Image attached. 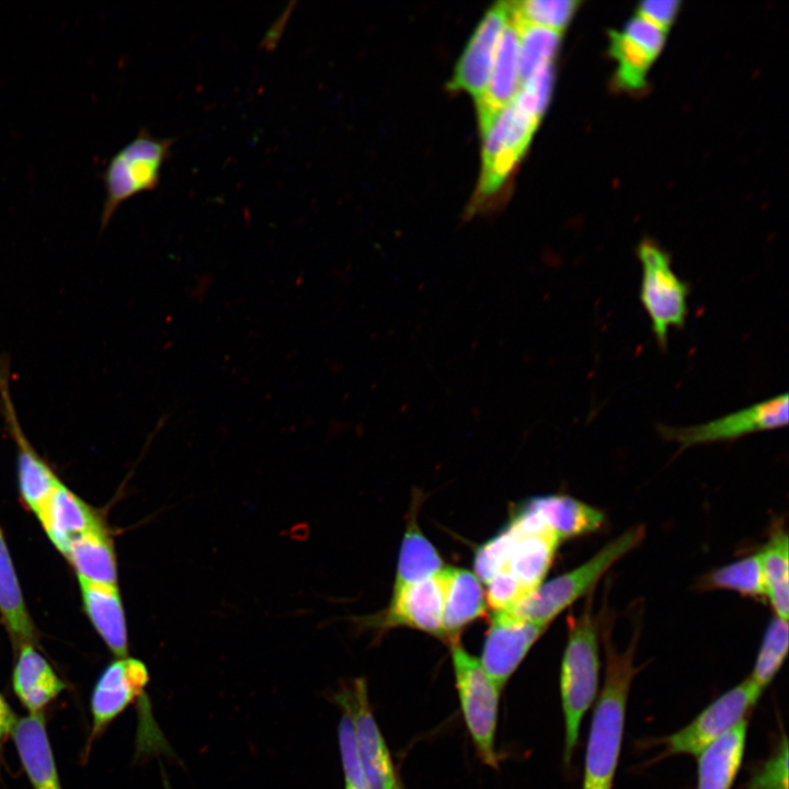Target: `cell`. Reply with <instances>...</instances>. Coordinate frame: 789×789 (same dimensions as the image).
Wrapping results in <instances>:
<instances>
[{"mask_svg": "<svg viewBox=\"0 0 789 789\" xmlns=\"http://www.w3.org/2000/svg\"><path fill=\"white\" fill-rule=\"evenodd\" d=\"M636 640L619 652L606 638L604 686L596 700L586 744L582 789H611L617 770L627 701L633 676Z\"/></svg>", "mask_w": 789, "mask_h": 789, "instance_id": "cell-1", "label": "cell"}, {"mask_svg": "<svg viewBox=\"0 0 789 789\" xmlns=\"http://www.w3.org/2000/svg\"><path fill=\"white\" fill-rule=\"evenodd\" d=\"M569 637L560 671V696L564 718V761H571L585 712L597 696L599 653L597 622L591 602L580 616L568 617Z\"/></svg>", "mask_w": 789, "mask_h": 789, "instance_id": "cell-2", "label": "cell"}, {"mask_svg": "<svg viewBox=\"0 0 789 789\" xmlns=\"http://www.w3.org/2000/svg\"><path fill=\"white\" fill-rule=\"evenodd\" d=\"M645 528L627 529L574 570L541 583L512 609L513 616L548 626L561 611L587 594L606 571L644 538Z\"/></svg>", "mask_w": 789, "mask_h": 789, "instance_id": "cell-3", "label": "cell"}, {"mask_svg": "<svg viewBox=\"0 0 789 789\" xmlns=\"http://www.w3.org/2000/svg\"><path fill=\"white\" fill-rule=\"evenodd\" d=\"M174 142L175 138H158L141 128L111 157L102 175L105 197L101 230L107 227L122 204L159 185L163 164Z\"/></svg>", "mask_w": 789, "mask_h": 789, "instance_id": "cell-4", "label": "cell"}, {"mask_svg": "<svg viewBox=\"0 0 789 789\" xmlns=\"http://www.w3.org/2000/svg\"><path fill=\"white\" fill-rule=\"evenodd\" d=\"M456 689L467 729L481 761L495 768V751L501 688L490 678L480 660L459 641L450 643Z\"/></svg>", "mask_w": 789, "mask_h": 789, "instance_id": "cell-5", "label": "cell"}, {"mask_svg": "<svg viewBox=\"0 0 789 789\" xmlns=\"http://www.w3.org/2000/svg\"><path fill=\"white\" fill-rule=\"evenodd\" d=\"M637 254L641 263L640 302L658 345L665 350L670 330L686 322L689 286L672 268L670 254L652 240H643Z\"/></svg>", "mask_w": 789, "mask_h": 789, "instance_id": "cell-6", "label": "cell"}, {"mask_svg": "<svg viewBox=\"0 0 789 789\" xmlns=\"http://www.w3.org/2000/svg\"><path fill=\"white\" fill-rule=\"evenodd\" d=\"M539 121L525 114L512 102L481 133L482 165L478 195L489 197L506 182L524 157Z\"/></svg>", "mask_w": 789, "mask_h": 789, "instance_id": "cell-7", "label": "cell"}, {"mask_svg": "<svg viewBox=\"0 0 789 789\" xmlns=\"http://www.w3.org/2000/svg\"><path fill=\"white\" fill-rule=\"evenodd\" d=\"M762 690L746 677L707 706L687 725L664 740L666 754L698 757L741 722L757 702Z\"/></svg>", "mask_w": 789, "mask_h": 789, "instance_id": "cell-8", "label": "cell"}, {"mask_svg": "<svg viewBox=\"0 0 789 789\" xmlns=\"http://www.w3.org/2000/svg\"><path fill=\"white\" fill-rule=\"evenodd\" d=\"M787 423L788 395L782 393L702 424L685 427L659 425L658 430L665 439L677 443L681 448H688L736 439L752 433L779 428Z\"/></svg>", "mask_w": 789, "mask_h": 789, "instance_id": "cell-9", "label": "cell"}, {"mask_svg": "<svg viewBox=\"0 0 789 789\" xmlns=\"http://www.w3.org/2000/svg\"><path fill=\"white\" fill-rule=\"evenodd\" d=\"M336 702L353 724L358 758L370 789H397L396 769L374 718L363 679L353 682L336 695Z\"/></svg>", "mask_w": 789, "mask_h": 789, "instance_id": "cell-10", "label": "cell"}, {"mask_svg": "<svg viewBox=\"0 0 789 789\" xmlns=\"http://www.w3.org/2000/svg\"><path fill=\"white\" fill-rule=\"evenodd\" d=\"M453 568L421 582L393 587L384 627L407 626L445 640L443 614Z\"/></svg>", "mask_w": 789, "mask_h": 789, "instance_id": "cell-11", "label": "cell"}, {"mask_svg": "<svg viewBox=\"0 0 789 789\" xmlns=\"http://www.w3.org/2000/svg\"><path fill=\"white\" fill-rule=\"evenodd\" d=\"M511 1L496 2L483 15L458 59L448 88L478 100L489 82L502 32L510 19Z\"/></svg>", "mask_w": 789, "mask_h": 789, "instance_id": "cell-12", "label": "cell"}, {"mask_svg": "<svg viewBox=\"0 0 789 789\" xmlns=\"http://www.w3.org/2000/svg\"><path fill=\"white\" fill-rule=\"evenodd\" d=\"M546 628L522 620L508 611L493 613L480 663L501 689Z\"/></svg>", "mask_w": 789, "mask_h": 789, "instance_id": "cell-13", "label": "cell"}, {"mask_svg": "<svg viewBox=\"0 0 789 789\" xmlns=\"http://www.w3.org/2000/svg\"><path fill=\"white\" fill-rule=\"evenodd\" d=\"M149 682L146 665L134 658H122L111 663L93 689L91 710L93 732L103 730L145 690Z\"/></svg>", "mask_w": 789, "mask_h": 789, "instance_id": "cell-14", "label": "cell"}, {"mask_svg": "<svg viewBox=\"0 0 789 789\" xmlns=\"http://www.w3.org/2000/svg\"><path fill=\"white\" fill-rule=\"evenodd\" d=\"M519 30L512 14L498 44L494 62L483 94L476 100L480 132L514 99L518 87Z\"/></svg>", "mask_w": 789, "mask_h": 789, "instance_id": "cell-15", "label": "cell"}, {"mask_svg": "<svg viewBox=\"0 0 789 789\" xmlns=\"http://www.w3.org/2000/svg\"><path fill=\"white\" fill-rule=\"evenodd\" d=\"M514 513L533 517L560 540L593 533L604 523L601 511L567 495L536 496L519 504Z\"/></svg>", "mask_w": 789, "mask_h": 789, "instance_id": "cell-16", "label": "cell"}, {"mask_svg": "<svg viewBox=\"0 0 789 789\" xmlns=\"http://www.w3.org/2000/svg\"><path fill=\"white\" fill-rule=\"evenodd\" d=\"M12 735L34 789H61L42 712L18 720Z\"/></svg>", "mask_w": 789, "mask_h": 789, "instance_id": "cell-17", "label": "cell"}, {"mask_svg": "<svg viewBox=\"0 0 789 789\" xmlns=\"http://www.w3.org/2000/svg\"><path fill=\"white\" fill-rule=\"evenodd\" d=\"M38 518L53 544L65 556L75 538L102 527L90 508L61 482Z\"/></svg>", "mask_w": 789, "mask_h": 789, "instance_id": "cell-18", "label": "cell"}, {"mask_svg": "<svg viewBox=\"0 0 789 789\" xmlns=\"http://www.w3.org/2000/svg\"><path fill=\"white\" fill-rule=\"evenodd\" d=\"M511 521L518 525L522 535L504 569L530 593L542 583L561 540L547 527L527 529Z\"/></svg>", "mask_w": 789, "mask_h": 789, "instance_id": "cell-19", "label": "cell"}, {"mask_svg": "<svg viewBox=\"0 0 789 789\" xmlns=\"http://www.w3.org/2000/svg\"><path fill=\"white\" fill-rule=\"evenodd\" d=\"M80 582L85 610L110 650L127 656V629L117 585Z\"/></svg>", "mask_w": 789, "mask_h": 789, "instance_id": "cell-20", "label": "cell"}, {"mask_svg": "<svg viewBox=\"0 0 789 789\" xmlns=\"http://www.w3.org/2000/svg\"><path fill=\"white\" fill-rule=\"evenodd\" d=\"M13 688L21 702L35 713L55 699L65 684L32 644H23L13 673Z\"/></svg>", "mask_w": 789, "mask_h": 789, "instance_id": "cell-21", "label": "cell"}, {"mask_svg": "<svg viewBox=\"0 0 789 789\" xmlns=\"http://www.w3.org/2000/svg\"><path fill=\"white\" fill-rule=\"evenodd\" d=\"M746 731L743 721L697 757V789H731L743 761Z\"/></svg>", "mask_w": 789, "mask_h": 789, "instance_id": "cell-22", "label": "cell"}, {"mask_svg": "<svg viewBox=\"0 0 789 789\" xmlns=\"http://www.w3.org/2000/svg\"><path fill=\"white\" fill-rule=\"evenodd\" d=\"M485 609L480 580L468 570L453 569L443 614L445 640L449 644L458 641L462 629L484 615Z\"/></svg>", "mask_w": 789, "mask_h": 789, "instance_id": "cell-23", "label": "cell"}, {"mask_svg": "<svg viewBox=\"0 0 789 789\" xmlns=\"http://www.w3.org/2000/svg\"><path fill=\"white\" fill-rule=\"evenodd\" d=\"M66 557L76 569L79 581L116 585L114 549L103 527L75 538Z\"/></svg>", "mask_w": 789, "mask_h": 789, "instance_id": "cell-24", "label": "cell"}, {"mask_svg": "<svg viewBox=\"0 0 789 789\" xmlns=\"http://www.w3.org/2000/svg\"><path fill=\"white\" fill-rule=\"evenodd\" d=\"M789 542L782 528H777L759 551L765 596L775 616L788 619L789 615Z\"/></svg>", "mask_w": 789, "mask_h": 789, "instance_id": "cell-25", "label": "cell"}, {"mask_svg": "<svg viewBox=\"0 0 789 789\" xmlns=\"http://www.w3.org/2000/svg\"><path fill=\"white\" fill-rule=\"evenodd\" d=\"M443 569L442 557L412 516L399 551L395 587L421 582Z\"/></svg>", "mask_w": 789, "mask_h": 789, "instance_id": "cell-26", "label": "cell"}, {"mask_svg": "<svg viewBox=\"0 0 789 789\" xmlns=\"http://www.w3.org/2000/svg\"><path fill=\"white\" fill-rule=\"evenodd\" d=\"M0 611L7 627L21 645L31 644L34 626L25 608L14 568L0 530Z\"/></svg>", "mask_w": 789, "mask_h": 789, "instance_id": "cell-27", "label": "cell"}, {"mask_svg": "<svg viewBox=\"0 0 789 789\" xmlns=\"http://www.w3.org/2000/svg\"><path fill=\"white\" fill-rule=\"evenodd\" d=\"M514 21L519 30L518 78L521 84L544 66L552 64L560 45L561 33Z\"/></svg>", "mask_w": 789, "mask_h": 789, "instance_id": "cell-28", "label": "cell"}, {"mask_svg": "<svg viewBox=\"0 0 789 789\" xmlns=\"http://www.w3.org/2000/svg\"><path fill=\"white\" fill-rule=\"evenodd\" d=\"M701 587L721 588L746 596L765 595L759 553L729 563L708 573L701 580Z\"/></svg>", "mask_w": 789, "mask_h": 789, "instance_id": "cell-29", "label": "cell"}, {"mask_svg": "<svg viewBox=\"0 0 789 789\" xmlns=\"http://www.w3.org/2000/svg\"><path fill=\"white\" fill-rule=\"evenodd\" d=\"M788 619L775 616L764 633L753 672L748 676L762 691L780 670L788 653Z\"/></svg>", "mask_w": 789, "mask_h": 789, "instance_id": "cell-30", "label": "cell"}, {"mask_svg": "<svg viewBox=\"0 0 789 789\" xmlns=\"http://www.w3.org/2000/svg\"><path fill=\"white\" fill-rule=\"evenodd\" d=\"M609 38L610 54L617 60V83L626 89L642 88L654 58L621 32H611Z\"/></svg>", "mask_w": 789, "mask_h": 789, "instance_id": "cell-31", "label": "cell"}, {"mask_svg": "<svg viewBox=\"0 0 789 789\" xmlns=\"http://www.w3.org/2000/svg\"><path fill=\"white\" fill-rule=\"evenodd\" d=\"M579 2L574 0L511 1V13L522 24L535 25L556 32L569 24Z\"/></svg>", "mask_w": 789, "mask_h": 789, "instance_id": "cell-32", "label": "cell"}, {"mask_svg": "<svg viewBox=\"0 0 789 789\" xmlns=\"http://www.w3.org/2000/svg\"><path fill=\"white\" fill-rule=\"evenodd\" d=\"M521 535L522 530L518 525L511 521L503 530L483 544L474 556V575L480 581L488 583L503 570Z\"/></svg>", "mask_w": 789, "mask_h": 789, "instance_id": "cell-33", "label": "cell"}, {"mask_svg": "<svg viewBox=\"0 0 789 789\" xmlns=\"http://www.w3.org/2000/svg\"><path fill=\"white\" fill-rule=\"evenodd\" d=\"M552 64L546 65L519 84L512 103L540 122L551 95Z\"/></svg>", "mask_w": 789, "mask_h": 789, "instance_id": "cell-34", "label": "cell"}, {"mask_svg": "<svg viewBox=\"0 0 789 789\" xmlns=\"http://www.w3.org/2000/svg\"><path fill=\"white\" fill-rule=\"evenodd\" d=\"M345 789H370L364 775L355 744L350 716L343 712L338 729Z\"/></svg>", "mask_w": 789, "mask_h": 789, "instance_id": "cell-35", "label": "cell"}, {"mask_svg": "<svg viewBox=\"0 0 789 789\" xmlns=\"http://www.w3.org/2000/svg\"><path fill=\"white\" fill-rule=\"evenodd\" d=\"M747 789H788V742L782 739L775 753L753 773Z\"/></svg>", "mask_w": 789, "mask_h": 789, "instance_id": "cell-36", "label": "cell"}, {"mask_svg": "<svg viewBox=\"0 0 789 789\" xmlns=\"http://www.w3.org/2000/svg\"><path fill=\"white\" fill-rule=\"evenodd\" d=\"M487 584V604L494 613L512 609L529 594L506 569L501 570Z\"/></svg>", "mask_w": 789, "mask_h": 789, "instance_id": "cell-37", "label": "cell"}, {"mask_svg": "<svg viewBox=\"0 0 789 789\" xmlns=\"http://www.w3.org/2000/svg\"><path fill=\"white\" fill-rule=\"evenodd\" d=\"M621 33L645 49L654 59L661 52L666 36L665 28L640 15L632 18Z\"/></svg>", "mask_w": 789, "mask_h": 789, "instance_id": "cell-38", "label": "cell"}, {"mask_svg": "<svg viewBox=\"0 0 789 789\" xmlns=\"http://www.w3.org/2000/svg\"><path fill=\"white\" fill-rule=\"evenodd\" d=\"M678 7L677 0H648L640 4L638 15L666 30L673 22Z\"/></svg>", "mask_w": 789, "mask_h": 789, "instance_id": "cell-39", "label": "cell"}, {"mask_svg": "<svg viewBox=\"0 0 789 789\" xmlns=\"http://www.w3.org/2000/svg\"><path fill=\"white\" fill-rule=\"evenodd\" d=\"M14 716L3 699V697L0 695V741H2L10 732H12V729L15 724Z\"/></svg>", "mask_w": 789, "mask_h": 789, "instance_id": "cell-40", "label": "cell"}, {"mask_svg": "<svg viewBox=\"0 0 789 789\" xmlns=\"http://www.w3.org/2000/svg\"><path fill=\"white\" fill-rule=\"evenodd\" d=\"M397 789H402V787H401V786H399V787H398Z\"/></svg>", "mask_w": 789, "mask_h": 789, "instance_id": "cell-41", "label": "cell"}]
</instances>
